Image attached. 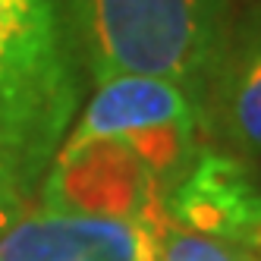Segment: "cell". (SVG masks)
Instances as JSON below:
<instances>
[{
  "label": "cell",
  "mask_w": 261,
  "mask_h": 261,
  "mask_svg": "<svg viewBox=\"0 0 261 261\" xmlns=\"http://www.w3.org/2000/svg\"><path fill=\"white\" fill-rule=\"evenodd\" d=\"M91 76H154L204 91L230 38V0H72Z\"/></svg>",
  "instance_id": "6da1fadb"
},
{
  "label": "cell",
  "mask_w": 261,
  "mask_h": 261,
  "mask_svg": "<svg viewBox=\"0 0 261 261\" xmlns=\"http://www.w3.org/2000/svg\"><path fill=\"white\" fill-rule=\"evenodd\" d=\"M76 101L57 0H0V148L47 176Z\"/></svg>",
  "instance_id": "7a4b0ae2"
},
{
  "label": "cell",
  "mask_w": 261,
  "mask_h": 261,
  "mask_svg": "<svg viewBox=\"0 0 261 261\" xmlns=\"http://www.w3.org/2000/svg\"><path fill=\"white\" fill-rule=\"evenodd\" d=\"M204 129V101L186 85L154 76H107L98 79L95 95L69 123L50 164L98 145L123 148L158 179L164 198L167 186L198 151Z\"/></svg>",
  "instance_id": "3957f363"
},
{
  "label": "cell",
  "mask_w": 261,
  "mask_h": 261,
  "mask_svg": "<svg viewBox=\"0 0 261 261\" xmlns=\"http://www.w3.org/2000/svg\"><path fill=\"white\" fill-rule=\"evenodd\" d=\"M161 217L173 227L204 233L261 255V186L246 164L217 148H198L167 186Z\"/></svg>",
  "instance_id": "277c9868"
},
{
  "label": "cell",
  "mask_w": 261,
  "mask_h": 261,
  "mask_svg": "<svg viewBox=\"0 0 261 261\" xmlns=\"http://www.w3.org/2000/svg\"><path fill=\"white\" fill-rule=\"evenodd\" d=\"M158 220L38 204L0 236V261H158Z\"/></svg>",
  "instance_id": "5b68a950"
},
{
  "label": "cell",
  "mask_w": 261,
  "mask_h": 261,
  "mask_svg": "<svg viewBox=\"0 0 261 261\" xmlns=\"http://www.w3.org/2000/svg\"><path fill=\"white\" fill-rule=\"evenodd\" d=\"M204 114L239 151L261 154V22L230 32L204 91Z\"/></svg>",
  "instance_id": "8992f818"
},
{
  "label": "cell",
  "mask_w": 261,
  "mask_h": 261,
  "mask_svg": "<svg viewBox=\"0 0 261 261\" xmlns=\"http://www.w3.org/2000/svg\"><path fill=\"white\" fill-rule=\"evenodd\" d=\"M158 261H261V255L239 249L233 242H223L204 233H192L158 220Z\"/></svg>",
  "instance_id": "52a82bcc"
},
{
  "label": "cell",
  "mask_w": 261,
  "mask_h": 261,
  "mask_svg": "<svg viewBox=\"0 0 261 261\" xmlns=\"http://www.w3.org/2000/svg\"><path fill=\"white\" fill-rule=\"evenodd\" d=\"M41 182H44L41 170H35L22 158L0 148V236L32 211L35 192L41 189Z\"/></svg>",
  "instance_id": "ba28073f"
}]
</instances>
